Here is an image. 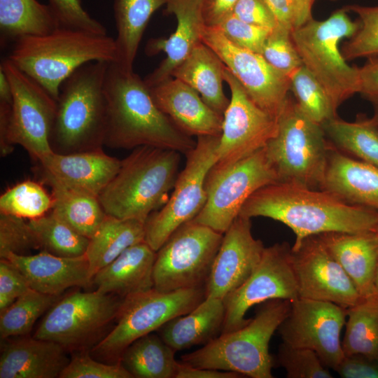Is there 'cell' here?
<instances>
[{
	"instance_id": "3957f363",
	"label": "cell",
	"mask_w": 378,
	"mask_h": 378,
	"mask_svg": "<svg viewBox=\"0 0 378 378\" xmlns=\"http://www.w3.org/2000/svg\"><path fill=\"white\" fill-rule=\"evenodd\" d=\"M116 57L113 37L58 27L18 39L8 58L57 100L61 85L77 69L94 61L115 62Z\"/></svg>"
},
{
	"instance_id": "f1b7e54d",
	"label": "cell",
	"mask_w": 378,
	"mask_h": 378,
	"mask_svg": "<svg viewBox=\"0 0 378 378\" xmlns=\"http://www.w3.org/2000/svg\"><path fill=\"white\" fill-rule=\"evenodd\" d=\"M225 316L224 300L207 297L188 314L163 325L160 336L176 351L204 345L221 334Z\"/></svg>"
},
{
	"instance_id": "9c48e42d",
	"label": "cell",
	"mask_w": 378,
	"mask_h": 378,
	"mask_svg": "<svg viewBox=\"0 0 378 378\" xmlns=\"http://www.w3.org/2000/svg\"><path fill=\"white\" fill-rule=\"evenodd\" d=\"M265 148L277 182L320 189L330 142L321 125L306 117L289 95L278 116L277 132Z\"/></svg>"
},
{
	"instance_id": "8992f818",
	"label": "cell",
	"mask_w": 378,
	"mask_h": 378,
	"mask_svg": "<svg viewBox=\"0 0 378 378\" xmlns=\"http://www.w3.org/2000/svg\"><path fill=\"white\" fill-rule=\"evenodd\" d=\"M290 301L274 299L260 304L242 328L222 333L202 348L181 356V363L197 368L239 373L251 378H272L270 340L288 316Z\"/></svg>"
},
{
	"instance_id": "ee69618b",
	"label": "cell",
	"mask_w": 378,
	"mask_h": 378,
	"mask_svg": "<svg viewBox=\"0 0 378 378\" xmlns=\"http://www.w3.org/2000/svg\"><path fill=\"white\" fill-rule=\"evenodd\" d=\"M34 249H41V246L29 222L0 213V258H6L10 253L27 255Z\"/></svg>"
},
{
	"instance_id": "d4e9b609",
	"label": "cell",
	"mask_w": 378,
	"mask_h": 378,
	"mask_svg": "<svg viewBox=\"0 0 378 378\" xmlns=\"http://www.w3.org/2000/svg\"><path fill=\"white\" fill-rule=\"evenodd\" d=\"M319 237L363 298L377 296L375 280L378 266V239L375 230L362 232H332Z\"/></svg>"
},
{
	"instance_id": "2e32d148",
	"label": "cell",
	"mask_w": 378,
	"mask_h": 378,
	"mask_svg": "<svg viewBox=\"0 0 378 378\" xmlns=\"http://www.w3.org/2000/svg\"><path fill=\"white\" fill-rule=\"evenodd\" d=\"M291 247L284 241L265 247L261 259L248 279L223 300L225 316L222 333L239 329L253 306L274 299L299 298L290 258Z\"/></svg>"
},
{
	"instance_id": "91938a15",
	"label": "cell",
	"mask_w": 378,
	"mask_h": 378,
	"mask_svg": "<svg viewBox=\"0 0 378 378\" xmlns=\"http://www.w3.org/2000/svg\"><path fill=\"white\" fill-rule=\"evenodd\" d=\"M375 232H376L377 239H378V225H377V228L375 230ZM375 286H376L377 295L378 297V266H377L376 280H375Z\"/></svg>"
},
{
	"instance_id": "74e56055",
	"label": "cell",
	"mask_w": 378,
	"mask_h": 378,
	"mask_svg": "<svg viewBox=\"0 0 378 378\" xmlns=\"http://www.w3.org/2000/svg\"><path fill=\"white\" fill-rule=\"evenodd\" d=\"M28 222L42 251L66 258L85 255L90 239L76 231L52 209Z\"/></svg>"
},
{
	"instance_id": "f907efd6",
	"label": "cell",
	"mask_w": 378,
	"mask_h": 378,
	"mask_svg": "<svg viewBox=\"0 0 378 378\" xmlns=\"http://www.w3.org/2000/svg\"><path fill=\"white\" fill-rule=\"evenodd\" d=\"M31 288L22 272L8 260H0V313Z\"/></svg>"
},
{
	"instance_id": "60d3db41",
	"label": "cell",
	"mask_w": 378,
	"mask_h": 378,
	"mask_svg": "<svg viewBox=\"0 0 378 378\" xmlns=\"http://www.w3.org/2000/svg\"><path fill=\"white\" fill-rule=\"evenodd\" d=\"M53 206V198L38 183L26 180L5 191L0 197V213L23 218L40 217Z\"/></svg>"
},
{
	"instance_id": "277c9868",
	"label": "cell",
	"mask_w": 378,
	"mask_h": 378,
	"mask_svg": "<svg viewBox=\"0 0 378 378\" xmlns=\"http://www.w3.org/2000/svg\"><path fill=\"white\" fill-rule=\"evenodd\" d=\"M181 153L173 150L139 146L121 160L120 168L99 195L106 214L145 223L165 204L179 174Z\"/></svg>"
},
{
	"instance_id": "681fc988",
	"label": "cell",
	"mask_w": 378,
	"mask_h": 378,
	"mask_svg": "<svg viewBox=\"0 0 378 378\" xmlns=\"http://www.w3.org/2000/svg\"><path fill=\"white\" fill-rule=\"evenodd\" d=\"M278 26L290 33L313 19L316 0H264Z\"/></svg>"
},
{
	"instance_id": "5bb4252c",
	"label": "cell",
	"mask_w": 378,
	"mask_h": 378,
	"mask_svg": "<svg viewBox=\"0 0 378 378\" xmlns=\"http://www.w3.org/2000/svg\"><path fill=\"white\" fill-rule=\"evenodd\" d=\"M97 290L75 291L59 299L47 312L34 337L81 350L97 339L118 315L122 298Z\"/></svg>"
},
{
	"instance_id": "ab89813d",
	"label": "cell",
	"mask_w": 378,
	"mask_h": 378,
	"mask_svg": "<svg viewBox=\"0 0 378 378\" xmlns=\"http://www.w3.org/2000/svg\"><path fill=\"white\" fill-rule=\"evenodd\" d=\"M288 78L290 91L306 117L319 125L338 117L326 92L304 65L290 74Z\"/></svg>"
},
{
	"instance_id": "d6a6232c",
	"label": "cell",
	"mask_w": 378,
	"mask_h": 378,
	"mask_svg": "<svg viewBox=\"0 0 378 378\" xmlns=\"http://www.w3.org/2000/svg\"><path fill=\"white\" fill-rule=\"evenodd\" d=\"M144 223L134 219H120L106 215L90 238L85 256L92 278L130 246L144 241Z\"/></svg>"
},
{
	"instance_id": "603a6c76",
	"label": "cell",
	"mask_w": 378,
	"mask_h": 378,
	"mask_svg": "<svg viewBox=\"0 0 378 378\" xmlns=\"http://www.w3.org/2000/svg\"><path fill=\"white\" fill-rule=\"evenodd\" d=\"M4 259L22 272L31 289L42 293L59 295L69 288L92 284L85 255L66 258L42 251L34 255L10 253Z\"/></svg>"
},
{
	"instance_id": "8d00e7d4",
	"label": "cell",
	"mask_w": 378,
	"mask_h": 378,
	"mask_svg": "<svg viewBox=\"0 0 378 378\" xmlns=\"http://www.w3.org/2000/svg\"><path fill=\"white\" fill-rule=\"evenodd\" d=\"M342 346L344 355L358 354L378 359L377 296L346 308Z\"/></svg>"
},
{
	"instance_id": "7a4b0ae2",
	"label": "cell",
	"mask_w": 378,
	"mask_h": 378,
	"mask_svg": "<svg viewBox=\"0 0 378 378\" xmlns=\"http://www.w3.org/2000/svg\"><path fill=\"white\" fill-rule=\"evenodd\" d=\"M106 102L104 145L134 149L152 146L186 155L196 145L156 105L150 88L133 70L108 63L104 83Z\"/></svg>"
},
{
	"instance_id": "ffe728a7",
	"label": "cell",
	"mask_w": 378,
	"mask_h": 378,
	"mask_svg": "<svg viewBox=\"0 0 378 378\" xmlns=\"http://www.w3.org/2000/svg\"><path fill=\"white\" fill-rule=\"evenodd\" d=\"M265 246L251 231V218L238 216L223 234L204 285L205 298L224 300L241 286L258 266Z\"/></svg>"
},
{
	"instance_id": "83f0119b",
	"label": "cell",
	"mask_w": 378,
	"mask_h": 378,
	"mask_svg": "<svg viewBox=\"0 0 378 378\" xmlns=\"http://www.w3.org/2000/svg\"><path fill=\"white\" fill-rule=\"evenodd\" d=\"M155 251L141 241L125 249L92 277L96 290L121 298L153 288Z\"/></svg>"
},
{
	"instance_id": "9f6ffc18",
	"label": "cell",
	"mask_w": 378,
	"mask_h": 378,
	"mask_svg": "<svg viewBox=\"0 0 378 378\" xmlns=\"http://www.w3.org/2000/svg\"><path fill=\"white\" fill-rule=\"evenodd\" d=\"M241 374L235 372L213 368H197L180 363L176 378H238Z\"/></svg>"
},
{
	"instance_id": "7dc6e473",
	"label": "cell",
	"mask_w": 378,
	"mask_h": 378,
	"mask_svg": "<svg viewBox=\"0 0 378 378\" xmlns=\"http://www.w3.org/2000/svg\"><path fill=\"white\" fill-rule=\"evenodd\" d=\"M60 27L106 35L105 27L83 8L80 0H48Z\"/></svg>"
},
{
	"instance_id": "d6986e66",
	"label": "cell",
	"mask_w": 378,
	"mask_h": 378,
	"mask_svg": "<svg viewBox=\"0 0 378 378\" xmlns=\"http://www.w3.org/2000/svg\"><path fill=\"white\" fill-rule=\"evenodd\" d=\"M290 258L300 298L331 302L344 308L364 299L318 235L293 245Z\"/></svg>"
},
{
	"instance_id": "ba28073f",
	"label": "cell",
	"mask_w": 378,
	"mask_h": 378,
	"mask_svg": "<svg viewBox=\"0 0 378 378\" xmlns=\"http://www.w3.org/2000/svg\"><path fill=\"white\" fill-rule=\"evenodd\" d=\"M0 67L8 78L13 94L11 105L0 103L1 154H9L18 144L39 162L53 152L50 138L57 101L8 58Z\"/></svg>"
},
{
	"instance_id": "e575fe53",
	"label": "cell",
	"mask_w": 378,
	"mask_h": 378,
	"mask_svg": "<svg viewBox=\"0 0 378 378\" xmlns=\"http://www.w3.org/2000/svg\"><path fill=\"white\" fill-rule=\"evenodd\" d=\"M176 351L159 335H145L132 342L119 362L136 378H176L179 363Z\"/></svg>"
},
{
	"instance_id": "db71d44e",
	"label": "cell",
	"mask_w": 378,
	"mask_h": 378,
	"mask_svg": "<svg viewBox=\"0 0 378 378\" xmlns=\"http://www.w3.org/2000/svg\"><path fill=\"white\" fill-rule=\"evenodd\" d=\"M239 0H202V11L204 24L216 27L224 18L232 14Z\"/></svg>"
},
{
	"instance_id": "1f68e13d",
	"label": "cell",
	"mask_w": 378,
	"mask_h": 378,
	"mask_svg": "<svg viewBox=\"0 0 378 378\" xmlns=\"http://www.w3.org/2000/svg\"><path fill=\"white\" fill-rule=\"evenodd\" d=\"M167 0H114L113 11L117 29L115 38L116 62L122 68L133 70L141 38L153 14Z\"/></svg>"
},
{
	"instance_id": "44dd1931",
	"label": "cell",
	"mask_w": 378,
	"mask_h": 378,
	"mask_svg": "<svg viewBox=\"0 0 378 378\" xmlns=\"http://www.w3.org/2000/svg\"><path fill=\"white\" fill-rule=\"evenodd\" d=\"M202 0H167L164 13L175 16V31L167 38L150 39L145 48L146 54L153 56L164 52L165 58L159 66L144 79L152 87L171 77L179 65L202 41L205 26L202 11Z\"/></svg>"
},
{
	"instance_id": "52a82bcc",
	"label": "cell",
	"mask_w": 378,
	"mask_h": 378,
	"mask_svg": "<svg viewBox=\"0 0 378 378\" xmlns=\"http://www.w3.org/2000/svg\"><path fill=\"white\" fill-rule=\"evenodd\" d=\"M344 7L328 18H314L293 31L290 36L302 64L316 78L330 99L334 108L360 91L359 67L348 64L340 42L352 37L359 28Z\"/></svg>"
},
{
	"instance_id": "4316f807",
	"label": "cell",
	"mask_w": 378,
	"mask_h": 378,
	"mask_svg": "<svg viewBox=\"0 0 378 378\" xmlns=\"http://www.w3.org/2000/svg\"><path fill=\"white\" fill-rule=\"evenodd\" d=\"M66 351L57 342L34 337L7 342L1 353L0 377H59L70 360Z\"/></svg>"
},
{
	"instance_id": "680465c9",
	"label": "cell",
	"mask_w": 378,
	"mask_h": 378,
	"mask_svg": "<svg viewBox=\"0 0 378 378\" xmlns=\"http://www.w3.org/2000/svg\"><path fill=\"white\" fill-rule=\"evenodd\" d=\"M372 103L374 107V113L372 118L374 119V120L378 125V102H373Z\"/></svg>"
},
{
	"instance_id": "7402d4cb",
	"label": "cell",
	"mask_w": 378,
	"mask_h": 378,
	"mask_svg": "<svg viewBox=\"0 0 378 378\" xmlns=\"http://www.w3.org/2000/svg\"><path fill=\"white\" fill-rule=\"evenodd\" d=\"M158 107L190 136H220L223 115L211 108L190 86L172 76L150 88Z\"/></svg>"
},
{
	"instance_id": "4fadbf2b",
	"label": "cell",
	"mask_w": 378,
	"mask_h": 378,
	"mask_svg": "<svg viewBox=\"0 0 378 378\" xmlns=\"http://www.w3.org/2000/svg\"><path fill=\"white\" fill-rule=\"evenodd\" d=\"M220 136L197 138L195 147L186 156L172 195L159 211L153 212L144 223L146 242L155 251L183 224L193 220L206 201L205 180L216 162V150Z\"/></svg>"
},
{
	"instance_id": "6f0895ef",
	"label": "cell",
	"mask_w": 378,
	"mask_h": 378,
	"mask_svg": "<svg viewBox=\"0 0 378 378\" xmlns=\"http://www.w3.org/2000/svg\"><path fill=\"white\" fill-rule=\"evenodd\" d=\"M13 101L12 90L8 78L0 67V103L11 105Z\"/></svg>"
},
{
	"instance_id": "8fae6325",
	"label": "cell",
	"mask_w": 378,
	"mask_h": 378,
	"mask_svg": "<svg viewBox=\"0 0 378 378\" xmlns=\"http://www.w3.org/2000/svg\"><path fill=\"white\" fill-rule=\"evenodd\" d=\"M277 181L265 147L231 164L215 163L205 180L206 203L192 220L224 234L255 191Z\"/></svg>"
},
{
	"instance_id": "5b68a950",
	"label": "cell",
	"mask_w": 378,
	"mask_h": 378,
	"mask_svg": "<svg viewBox=\"0 0 378 378\" xmlns=\"http://www.w3.org/2000/svg\"><path fill=\"white\" fill-rule=\"evenodd\" d=\"M108 63H86L61 85L50 138L54 152L67 154L102 148L106 128L104 83Z\"/></svg>"
},
{
	"instance_id": "6da1fadb",
	"label": "cell",
	"mask_w": 378,
	"mask_h": 378,
	"mask_svg": "<svg viewBox=\"0 0 378 378\" xmlns=\"http://www.w3.org/2000/svg\"><path fill=\"white\" fill-rule=\"evenodd\" d=\"M239 216L265 217L282 223L295 235L293 245L304 238L327 232L374 231L378 211L351 204L321 189L275 182L255 191Z\"/></svg>"
},
{
	"instance_id": "b9f144b4",
	"label": "cell",
	"mask_w": 378,
	"mask_h": 378,
	"mask_svg": "<svg viewBox=\"0 0 378 378\" xmlns=\"http://www.w3.org/2000/svg\"><path fill=\"white\" fill-rule=\"evenodd\" d=\"M344 8L358 16L360 26L355 34L342 46L344 58L350 61L378 56V6L353 4Z\"/></svg>"
},
{
	"instance_id": "816d5d0a",
	"label": "cell",
	"mask_w": 378,
	"mask_h": 378,
	"mask_svg": "<svg viewBox=\"0 0 378 378\" xmlns=\"http://www.w3.org/2000/svg\"><path fill=\"white\" fill-rule=\"evenodd\" d=\"M232 14L248 24L270 31L279 27L274 15L264 0H239Z\"/></svg>"
},
{
	"instance_id": "e0dca14e",
	"label": "cell",
	"mask_w": 378,
	"mask_h": 378,
	"mask_svg": "<svg viewBox=\"0 0 378 378\" xmlns=\"http://www.w3.org/2000/svg\"><path fill=\"white\" fill-rule=\"evenodd\" d=\"M223 79L231 97L216 150L218 164L233 163L265 147L278 130V117L258 106L225 65Z\"/></svg>"
},
{
	"instance_id": "836d02e7",
	"label": "cell",
	"mask_w": 378,
	"mask_h": 378,
	"mask_svg": "<svg viewBox=\"0 0 378 378\" xmlns=\"http://www.w3.org/2000/svg\"><path fill=\"white\" fill-rule=\"evenodd\" d=\"M59 27L49 5L37 0H0L1 44L27 36H41Z\"/></svg>"
},
{
	"instance_id": "30bf717a",
	"label": "cell",
	"mask_w": 378,
	"mask_h": 378,
	"mask_svg": "<svg viewBox=\"0 0 378 378\" xmlns=\"http://www.w3.org/2000/svg\"><path fill=\"white\" fill-rule=\"evenodd\" d=\"M204 298V287L171 292L153 288L122 298L116 325L92 351L108 360L119 362L123 351L134 340L159 330L171 319L188 314Z\"/></svg>"
},
{
	"instance_id": "c3c4849f",
	"label": "cell",
	"mask_w": 378,
	"mask_h": 378,
	"mask_svg": "<svg viewBox=\"0 0 378 378\" xmlns=\"http://www.w3.org/2000/svg\"><path fill=\"white\" fill-rule=\"evenodd\" d=\"M216 27L232 43L260 54L270 30L248 24L233 14L224 18Z\"/></svg>"
},
{
	"instance_id": "484cf974",
	"label": "cell",
	"mask_w": 378,
	"mask_h": 378,
	"mask_svg": "<svg viewBox=\"0 0 378 378\" xmlns=\"http://www.w3.org/2000/svg\"><path fill=\"white\" fill-rule=\"evenodd\" d=\"M39 162L64 183L99 197L117 174L121 160L102 148L67 154L53 151Z\"/></svg>"
},
{
	"instance_id": "bcb514c9",
	"label": "cell",
	"mask_w": 378,
	"mask_h": 378,
	"mask_svg": "<svg viewBox=\"0 0 378 378\" xmlns=\"http://www.w3.org/2000/svg\"><path fill=\"white\" fill-rule=\"evenodd\" d=\"M59 378H132L120 362L104 363L86 351L74 354Z\"/></svg>"
},
{
	"instance_id": "f546056e",
	"label": "cell",
	"mask_w": 378,
	"mask_h": 378,
	"mask_svg": "<svg viewBox=\"0 0 378 378\" xmlns=\"http://www.w3.org/2000/svg\"><path fill=\"white\" fill-rule=\"evenodd\" d=\"M224 67L218 55L201 42L174 69L171 76L190 86L211 108L223 115L230 102L223 88Z\"/></svg>"
},
{
	"instance_id": "cb8c5ba5",
	"label": "cell",
	"mask_w": 378,
	"mask_h": 378,
	"mask_svg": "<svg viewBox=\"0 0 378 378\" xmlns=\"http://www.w3.org/2000/svg\"><path fill=\"white\" fill-rule=\"evenodd\" d=\"M320 189L349 204L378 211V167L346 155L331 142Z\"/></svg>"
},
{
	"instance_id": "94428289",
	"label": "cell",
	"mask_w": 378,
	"mask_h": 378,
	"mask_svg": "<svg viewBox=\"0 0 378 378\" xmlns=\"http://www.w3.org/2000/svg\"><path fill=\"white\" fill-rule=\"evenodd\" d=\"M329 1H337V0H329Z\"/></svg>"
},
{
	"instance_id": "f35d334b",
	"label": "cell",
	"mask_w": 378,
	"mask_h": 378,
	"mask_svg": "<svg viewBox=\"0 0 378 378\" xmlns=\"http://www.w3.org/2000/svg\"><path fill=\"white\" fill-rule=\"evenodd\" d=\"M58 295H48L30 289L0 313V337L28 334L37 321L59 299Z\"/></svg>"
},
{
	"instance_id": "9a60e30c",
	"label": "cell",
	"mask_w": 378,
	"mask_h": 378,
	"mask_svg": "<svg viewBox=\"0 0 378 378\" xmlns=\"http://www.w3.org/2000/svg\"><path fill=\"white\" fill-rule=\"evenodd\" d=\"M346 320V308L299 297L290 301L289 313L277 330L283 342L313 350L326 367L335 370L344 356L341 332Z\"/></svg>"
},
{
	"instance_id": "f5cc1de1",
	"label": "cell",
	"mask_w": 378,
	"mask_h": 378,
	"mask_svg": "<svg viewBox=\"0 0 378 378\" xmlns=\"http://www.w3.org/2000/svg\"><path fill=\"white\" fill-rule=\"evenodd\" d=\"M335 371L343 378H378V359L358 354L344 355Z\"/></svg>"
},
{
	"instance_id": "11a10c76",
	"label": "cell",
	"mask_w": 378,
	"mask_h": 378,
	"mask_svg": "<svg viewBox=\"0 0 378 378\" xmlns=\"http://www.w3.org/2000/svg\"><path fill=\"white\" fill-rule=\"evenodd\" d=\"M360 69V93L371 102H378V56L370 57Z\"/></svg>"
},
{
	"instance_id": "ac0fdd59",
	"label": "cell",
	"mask_w": 378,
	"mask_h": 378,
	"mask_svg": "<svg viewBox=\"0 0 378 378\" xmlns=\"http://www.w3.org/2000/svg\"><path fill=\"white\" fill-rule=\"evenodd\" d=\"M202 41L218 55L258 106L279 116L289 95L288 76L272 66L260 54L230 41L216 27L205 25Z\"/></svg>"
},
{
	"instance_id": "7bdbcfd3",
	"label": "cell",
	"mask_w": 378,
	"mask_h": 378,
	"mask_svg": "<svg viewBox=\"0 0 378 378\" xmlns=\"http://www.w3.org/2000/svg\"><path fill=\"white\" fill-rule=\"evenodd\" d=\"M278 364L284 368L288 378H332L313 350L290 346L282 342L276 355Z\"/></svg>"
},
{
	"instance_id": "d590c367",
	"label": "cell",
	"mask_w": 378,
	"mask_h": 378,
	"mask_svg": "<svg viewBox=\"0 0 378 378\" xmlns=\"http://www.w3.org/2000/svg\"><path fill=\"white\" fill-rule=\"evenodd\" d=\"M321 126L328 139L337 149L378 167V125L372 117L358 116L354 122L337 117Z\"/></svg>"
},
{
	"instance_id": "f6af8a7d",
	"label": "cell",
	"mask_w": 378,
	"mask_h": 378,
	"mask_svg": "<svg viewBox=\"0 0 378 378\" xmlns=\"http://www.w3.org/2000/svg\"><path fill=\"white\" fill-rule=\"evenodd\" d=\"M260 55L272 66L288 76L303 65L290 32L279 27L270 31Z\"/></svg>"
},
{
	"instance_id": "4dcf8cb0",
	"label": "cell",
	"mask_w": 378,
	"mask_h": 378,
	"mask_svg": "<svg viewBox=\"0 0 378 378\" xmlns=\"http://www.w3.org/2000/svg\"><path fill=\"white\" fill-rule=\"evenodd\" d=\"M40 174L51 188L52 210L78 233L91 238L106 215L98 197L64 183L41 167Z\"/></svg>"
},
{
	"instance_id": "7c38bea8",
	"label": "cell",
	"mask_w": 378,
	"mask_h": 378,
	"mask_svg": "<svg viewBox=\"0 0 378 378\" xmlns=\"http://www.w3.org/2000/svg\"><path fill=\"white\" fill-rule=\"evenodd\" d=\"M223 237L192 220L183 224L156 251L153 288L171 292L204 287Z\"/></svg>"
}]
</instances>
